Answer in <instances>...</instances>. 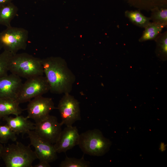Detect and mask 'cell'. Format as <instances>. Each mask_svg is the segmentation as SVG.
Returning <instances> with one entry per match:
<instances>
[{
	"label": "cell",
	"instance_id": "cell-10",
	"mask_svg": "<svg viewBox=\"0 0 167 167\" xmlns=\"http://www.w3.org/2000/svg\"><path fill=\"white\" fill-rule=\"evenodd\" d=\"M34 131L41 137L54 144L62 131V125L57 118L49 115L45 119L35 123Z\"/></svg>",
	"mask_w": 167,
	"mask_h": 167
},
{
	"label": "cell",
	"instance_id": "cell-17",
	"mask_svg": "<svg viewBox=\"0 0 167 167\" xmlns=\"http://www.w3.org/2000/svg\"><path fill=\"white\" fill-rule=\"evenodd\" d=\"M165 25L150 22L144 28L143 34L139 39L140 42L155 40L161 33Z\"/></svg>",
	"mask_w": 167,
	"mask_h": 167
},
{
	"label": "cell",
	"instance_id": "cell-6",
	"mask_svg": "<svg viewBox=\"0 0 167 167\" xmlns=\"http://www.w3.org/2000/svg\"><path fill=\"white\" fill-rule=\"evenodd\" d=\"M26 79L23 83L17 99L20 104L29 102L49 91V86L45 76H38Z\"/></svg>",
	"mask_w": 167,
	"mask_h": 167
},
{
	"label": "cell",
	"instance_id": "cell-3",
	"mask_svg": "<svg viewBox=\"0 0 167 167\" xmlns=\"http://www.w3.org/2000/svg\"><path fill=\"white\" fill-rule=\"evenodd\" d=\"M1 157L6 167H32L37 159L30 145L19 142L4 147Z\"/></svg>",
	"mask_w": 167,
	"mask_h": 167
},
{
	"label": "cell",
	"instance_id": "cell-1",
	"mask_svg": "<svg viewBox=\"0 0 167 167\" xmlns=\"http://www.w3.org/2000/svg\"><path fill=\"white\" fill-rule=\"evenodd\" d=\"M44 74L49 91L56 94L70 93L76 77L63 58L50 57L42 59Z\"/></svg>",
	"mask_w": 167,
	"mask_h": 167
},
{
	"label": "cell",
	"instance_id": "cell-28",
	"mask_svg": "<svg viewBox=\"0 0 167 167\" xmlns=\"http://www.w3.org/2000/svg\"></svg>",
	"mask_w": 167,
	"mask_h": 167
},
{
	"label": "cell",
	"instance_id": "cell-7",
	"mask_svg": "<svg viewBox=\"0 0 167 167\" xmlns=\"http://www.w3.org/2000/svg\"><path fill=\"white\" fill-rule=\"evenodd\" d=\"M57 109L60 114L62 125L72 126L75 122L81 119L79 103L70 93L64 94Z\"/></svg>",
	"mask_w": 167,
	"mask_h": 167
},
{
	"label": "cell",
	"instance_id": "cell-27",
	"mask_svg": "<svg viewBox=\"0 0 167 167\" xmlns=\"http://www.w3.org/2000/svg\"><path fill=\"white\" fill-rule=\"evenodd\" d=\"M2 48L0 42V50Z\"/></svg>",
	"mask_w": 167,
	"mask_h": 167
},
{
	"label": "cell",
	"instance_id": "cell-2",
	"mask_svg": "<svg viewBox=\"0 0 167 167\" xmlns=\"http://www.w3.org/2000/svg\"><path fill=\"white\" fill-rule=\"evenodd\" d=\"M9 71L26 79L43 75L42 59L27 53H16L13 54L11 58Z\"/></svg>",
	"mask_w": 167,
	"mask_h": 167
},
{
	"label": "cell",
	"instance_id": "cell-25",
	"mask_svg": "<svg viewBox=\"0 0 167 167\" xmlns=\"http://www.w3.org/2000/svg\"><path fill=\"white\" fill-rule=\"evenodd\" d=\"M12 0H0V7L11 2Z\"/></svg>",
	"mask_w": 167,
	"mask_h": 167
},
{
	"label": "cell",
	"instance_id": "cell-9",
	"mask_svg": "<svg viewBox=\"0 0 167 167\" xmlns=\"http://www.w3.org/2000/svg\"><path fill=\"white\" fill-rule=\"evenodd\" d=\"M27 134L30 145L34 147V152L39 161H44L50 163L57 160V153L54 144L42 138L34 131H30Z\"/></svg>",
	"mask_w": 167,
	"mask_h": 167
},
{
	"label": "cell",
	"instance_id": "cell-15",
	"mask_svg": "<svg viewBox=\"0 0 167 167\" xmlns=\"http://www.w3.org/2000/svg\"><path fill=\"white\" fill-rule=\"evenodd\" d=\"M139 10L150 11L156 7L167 6V0H124Z\"/></svg>",
	"mask_w": 167,
	"mask_h": 167
},
{
	"label": "cell",
	"instance_id": "cell-11",
	"mask_svg": "<svg viewBox=\"0 0 167 167\" xmlns=\"http://www.w3.org/2000/svg\"><path fill=\"white\" fill-rule=\"evenodd\" d=\"M80 134L76 126H66L54 144L57 153L66 152L78 145Z\"/></svg>",
	"mask_w": 167,
	"mask_h": 167
},
{
	"label": "cell",
	"instance_id": "cell-21",
	"mask_svg": "<svg viewBox=\"0 0 167 167\" xmlns=\"http://www.w3.org/2000/svg\"><path fill=\"white\" fill-rule=\"evenodd\" d=\"M13 55L10 52L4 50L0 54V79L8 74Z\"/></svg>",
	"mask_w": 167,
	"mask_h": 167
},
{
	"label": "cell",
	"instance_id": "cell-23",
	"mask_svg": "<svg viewBox=\"0 0 167 167\" xmlns=\"http://www.w3.org/2000/svg\"><path fill=\"white\" fill-rule=\"evenodd\" d=\"M159 54L166 57L167 54V32L161 33L154 40Z\"/></svg>",
	"mask_w": 167,
	"mask_h": 167
},
{
	"label": "cell",
	"instance_id": "cell-12",
	"mask_svg": "<svg viewBox=\"0 0 167 167\" xmlns=\"http://www.w3.org/2000/svg\"><path fill=\"white\" fill-rule=\"evenodd\" d=\"M19 77L12 73L0 79V98L17 99L23 84Z\"/></svg>",
	"mask_w": 167,
	"mask_h": 167
},
{
	"label": "cell",
	"instance_id": "cell-18",
	"mask_svg": "<svg viewBox=\"0 0 167 167\" xmlns=\"http://www.w3.org/2000/svg\"><path fill=\"white\" fill-rule=\"evenodd\" d=\"M125 15L132 23L141 28H144L150 22V17L144 15L139 10L126 11Z\"/></svg>",
	"mask_w": 167,
	"mask_h": 167
},
{
	"label": "cell",
	"instance_id": "cell-20",
	"mask_svg": "<svg viewBox=\"0 0 167 167\" xmlns=\"http://www.w3.org/2000/svg\"><path fill=\"white\" fill-rule=\"evenodd\" d=\"M90 162L86 160L83 155L80 158L68 157L66 156L59 165L60 167H90Z\"/></svg>",
	"mask_w": 167,
	"mask_h": 167
},
{
	"label": "cell",
	"instance_id": "cell-4",
	"mask_svg": "<svg viewBox=\"0 0 167 167\" xmlns=\"http://www.w3.org/2000/svg\"><path fill=\"white\" fill-rule=\"evenodd\" d=\"M78 145L84 154L101 156L109 150L111 141L97 129L87 131L80 134Z\"/></svg>",
	"mask_w": 167,
	"mask_h": 167
},
{
	"label": "cell",
	"instance_id": "cell-13",
	"mask_svg": "<svg viewBox=\"0 0 167 167\" xmlns=\"http://www.w3.org/2000/svg\"><path fill=\"white\" fill-rule=\"evenodd\" d=\"M2 118L16 134H27L28 131L35 129V123L28 120L27 117L19 115L15 117L7 116Z\"/></svg>",
	"mask_w": 167,
	"mask_h": 167
},
{
	"label": "cell",
	"instance_id": "cell-19",
	"mask_svg": "<svg viewBox=\"0 0 167 167\" xmlns=\"http://www.w3.org/2000/svg\"><path fill=\"white\" fill-rule=\"evenodd\" d=\"M150 20L155 23L167 25V6L155 7L150 10Z\"/></svg>",
	"mask_w": 167,
	"mask_h": 167
},
{
	"label": "cell",
	"instance_id": "cell-8",
	"mask_svg": "<svg viewBox=\"0 0 167 167\" xmlns=\"http://www.w3.org/2000/svg\"><path fill=\"white\" fill-rule=\"evenodd\" d=\"M57 109L54 106L52 99L42 96L35 97L29 101L27 110V117L33 120L35 123L45 119L52 110Z\"/></svg>",
	"mask_w": 167,
	"mask_h": 167
},
{
	"label": "cell",
	"instance_id": "cell-26",
	"mask_svg": "<svg viewBox=\"0 0 167 167\" xmlns=\"http://www.w3.org/2000/svg\"><path fill=\"white\" fill-rule=\"evenodd\" d=\"M3 146L0 142V158L1 157L2 152L3 148Z\"/></svg>",
	"mask_w": 167,
	"mask_h": 167
},
{
	"label": "cell",
	"instance_id": "cell-5",
	"mask_svg": "<svg viewBox=\"0 0 167 167\" xmlns=\"http://www.w3.org/2000/svg\"><path fill=\"white\" fill-rule=\"evenodd\" d=\"M28 32L24 28L10 26L0 32V42L4 50L15 54L27 46Z\"/></svg>",
	"mask_w": 167,
	"mask_h": 167
},
{
	"label": "cell",
	"instance_id": "cell-16",
	"mask_svg": "<svg viewBox=\"0 0 167 167\" xmlns=\"http://www.w3.org/2000/svg\"><path fill=\"white\" fill-rule=\"evenodd\" d=\"M18 10L12 2L0 7V24L6 27L11 26V22L17 14Z\"/></svg>",
	"mask_w": 167,
	"mask_h": 167
},
{
	"label": "cell",
	"instance_id": "cell-14",
	"mask_svg": "<svg viewBox=\"0 0 167 167\" xmlns=\"http://www.w3.org/2000/svg\"><path fill=\"white\" fill-rule=\"evenodd\" d=\"M19 104L16 99L0 98V119L11 114L20 115L24 110L20 107Z\"/></svg>",
	"mask_w": 167,
	"mask_h": 167
},
{
	"label": "cell",
	"instance_id": "cell-22",
	"mask_svg": "<svg viewBox=\"0 0 167 167\" xmlns=\"http://www.w3.org/2000/svg\"><path fill=\"white\" fill-rule=\"evenodd\" d=\"M16 134L7 124L0 125V142L2 143H6L9 140L16 141Z\"/></svg>",
	"mask_w": 167,
	"mask_h": 167
},
{
	"label": "cell",
	"instance_id": "cell-24",
	"mask_svg": "<svg viewBox=\"0 0 167 167\" xmlns=\"http://www.w3.org/2000/svg\"><path fill=\"white\" fill-rule=\"evenodd\" d=\"M49 163L46 161H39V162L37 164L34 166V167H50L51 166Z\"/></svg>",
	"mask_w": 167,
	"mask_h": 167
}]
</instances>
